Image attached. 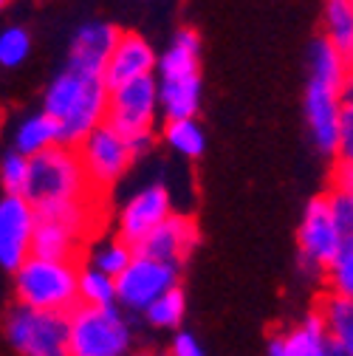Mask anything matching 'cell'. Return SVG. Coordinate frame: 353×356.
I'll return each mask as SVG.
<instances>
[{
  "mask_svg": "<svg viewBox=\"0 0 353 356\" xmlns=\"http://www.w3.org/2000/svg\"><path fill=\"white\" fill-rule=\"evenodd\" d=\"M336 159L353 161V79L342 88V116H339V147Z\"/></svg>",
  "mask_w": 353,
  "mask_h": 356,
  "instance_id": "obj_30",
  "label": "cell"
},
{
  "mask_svg": "<svg viewBox=\"0 0 353 356\" xmlns=\"http://www.w3.org/2000/svg\"><path fill=\"white\" fill-rule=\"evenodd\" d=\"M170 356H206V348L204 342L192 334V331H175L172 339H170Z\"/></svg>",
  "mask_w": 353,
  "mask_h": 356,
  "instance_id": "obj_32",
  "label": "cell"
},
{
  "mask_svg": "<svg viewBox=\"0 0 353 356\" xmlns=\"http://www.w3.org/2000/svg\"><path fill=\"white\" fill-rule=\"evenodd\" d=\"M145 323L150 328H158V331H181V323L187 317V294L181 286L170 289L167 294H161L147 311H145Z\"/></svg>",
  "mask_w": 353,
  "mask_h": 356,
  "instance_id": "obj_23",
  "label": "cell"
},
{
  "mask_svg": "<svg viewBox=\"0 0 353 356\" xmlns=\"http://www.w3.org/2000/svg\"><path fill=\"white\" fill-rule=\"evenodd\" d=\"M158 108L164 111L167 122L195 119L201 108V74L158 79Z\"/></svg>",
  "mask_w": 353,
  "mask_h": 356,
  "instance_id": "obj_18",
  "label": "cell"
},
{
  "mask_svg": "<svg viewBox=\"0 0 353 356\" xmlns=\"http://www.w3.org/2000/svg\"><path fill=\"white\" fill-rule=\"evenodd\" d=\"M269 356H331V339L325 334L317 308L305 314L297 325L269 337Z\"/></svg>",
  "mask_w": 353,
  "mask_h": 356,
  "instance_id": "obj_17",
  "label": "cell"
},
{
  "mask_svg": "<svg viewBox=\"0 0 353 356\" xmlns=\"http://www.w3.org/2000/svg\"><path fill=\"white\" fill-rule=\"evenodd\" d=\"M94 201H68V204H51L40 207L37 212V227L31 241V254L49 257V260H76L91 243L88 235L94 229Z\"/></svg>",
  "mask_w": 353,
  "mask_h": 356,
  "instance_id": "obj_3",
  "label": "cell"
},
{
  "mask_svg": "<svg viewBox=\"0 0 353 356\" xmlns=\"http://www.w3.org/2000/svg\"><path fill=\"white\" fill-rule=\"evenodd\" d=\"M164 142L184 159H201L206 150V133L198 119H172L164 124Z\"/></svg>",
  "mask_w": 353,
  "mask_h": 356,
  "instance_id": "obj_26",
  "label": "cell"
},
{
  "mask_svg": "<svg viewBox=\"0 0 353 356\" xmlns=\"http://www.w3.org/2000/svg\"><path fill=\"white\" fill-rule=\"evenodd\" d=\"M122 29L105 20H91L76 29L74 40H71V51H68V63L76 71H88V74H105V65L116 49Z\"/></svg>",
  "mask_w": 353,
  "mask_h": 356,
  "instance_id": "obj_16",
  "label": "cell"
},
{
  "mask_svg": "<svg viewBox=\"0 0 353 356\" xmlns=\"http://www.w3.org/2000/svg\"><path fill=\"white\" fill-rule=\"evenodd\" d=\"M179 280L181 269L136 252L130 266L116 277V305L124 314H145L161 294L181 286Z\"/></svg>",
  "mask_w": 353,
  "mask_h": 356,
  "instance_id": "obj_7",
  "label": "cell"
},
{
  "mask_svg": "<svg viewBox=\"0 0 353 356\" xmlns=\"http://www.w3.org/2000/svg\"><path fill=\"white\" fill-rule=\"evenodd\" d=\"M297 246H299L297 263L305 275L325 272L328 263L342 252V241L328 207V195H317L308 201L297 229Z\"/></svg>",
  "mask_w": 353,
  "mask_h": 356,
  "instance_id": "obj_10",
  "label": "cell"
},
{
  "mask_svg": "<svg viewBox=\"0 0 353 356\" xmlns=\"http://www.w3.org/2000/svg\"><path fill=\"white\" fill-rule=\"evenodd\" d=\"M42 111L60 124L63 145L76 147L88 133L105 124L108 116L105 76L65 65L49 82L46 97H42Z\"/></svg>",
  "mask_w": 353,
  "mask_h": 356,
  "instance_id": "obj_1",
  "label": "cell"
},
{
  "mask_svg": "<svg viewBox=\"0 0 353 356\" xmlns=\"http://www.w3.org/2000/svg\"><path fill=\"white\" fill-rule=\"evenodd\" d=\"M156 65H158V57H156V49L150 42L136 31H122L102 76H105L108 91H113V88L127 85L133 79L153 76Z\"/></svg>",
  "mask_w": 353,
  "mask_h": 356,
  "instance_id": "obj_15",
  "label": "cell"
},
{
  "mask_svg": "<svg viewBox=\"0 0 353 356\" xmlns=\"http://www.w3.org/2000/svg\"><path fill=\"white\" fill-rule=\"evenodd\" d=\"M76 300L85 308H113L116 305V280L79 263V280H76Z\"/></svg>",
  "mask_w": 353,
  "mask_h": 356,
  "instance_id": "obj_24",
  "label": "cell"
},
{
  "mask_svg": "<svg viewBox=\"0 0 353 356\" xmlns=\"http://www.w3.org/2000/svg\"><path fill=\"white\" fill-rule=\"evenodd\" d=\"M6 3H9V0H0V9H6Z\"/></svg>",
  "mask_w": 353,
  "mask_h": 356,
  "instance_id": "obj_36",
  "label": "cell"
},
{
  "mask_svg": "<svg viewBox=\"0 0 353 356\" xmlns=\"http://www.w3.org/2000/svg\"><path fill=\"white\" fill-rule=\"evenodd\" d=\"M156 111H158V82L156 76H142L108 91L105 124H110L127 142L133 136H142V133H153Z\"/></svg>",
  "mask_w": 353,
  "mask_h": 356,
  "instance_id": "obj_9",
  "label": "cell"
},
{
  "mask_svg": "<svg viewBox=\"0 0 353 356\" xmlns=\"http://www.w3.org/2000/svg\"><path fill=\"white\" fill-rule=\"evenodd\" d=\"M31 161V175H28V190L26 201L40 209L51 204H68V201H85L97 198L88 175L82 170L79 153L71 145H57L46 153H40Z\"/></svg>",
  "mask_w": 353,
  "mask_h": 356,
  "instance_id": "obj_4",
  "label": "cell"
},
{
  "mask_svg": "<svg viewBox=\"0 0 353 356\" xmlns=\"http://www.w3.org/2000/svg\"><path fill=\"white\" fill-rule=\"evenodd\" d=\"M158 79L201 74V34L195 29H179L167 51L158 57Z\"/></svg>",
  "mask_w": 353,
  "mask_h": 356,
  "instance_id": "obj_20",
  "label": "cell"
},
{
  "mask_svg": "<svg viewBox=\"0 0 353 356\" xmlns=\"http://www.w3.org/2000/svg\"><path fill=\"white\" fill-rule=\"evenodd\" d=\"M201 246V227L192 215H181V212H172L164 224L150 232L133 252L156 257L161 263H170L175 269L192 257V252Z\"/></svg>",
  "mask_w": 353,
  "mask_h": 356,
  "instance_id": "obj_14",
  "label": "cell"
},
{
  "mask_svg": "<svg viewBox=\"0 0 353 356\" xmlns=\"http://www.w3.org/2000/svg\"><path fill=\"white\" fill-rule=\"evenodd\" d=\"M325 275V294L342 297V300H353V246H342V252L328 263Z\"/></svg>",
  "mask_w": 353,
  "mask_h": 356,
  "instance_id": "obj_28",
  "label": "cell"
},
{
  "mask_svg": "<svg viewBox=\"0 0 353 356\" xmlns=\"http://www.w3.org/2000/svg\"><path fill=\"white\" fill-rule=\"evenodd\" d=\"M37 227V212L23 195L0 198V269L17 272L31 257V241Z\"/></svg>",
  "mask_w": 353,
  "mask_h": 356,
  "instance_id": "obj_12",
  "label": "cell"
},
{
  "mask_svg": "<svg viewBox=\"0 0 353 356\" xmlns=\"http://www.w3.org/2000/svg\"><path fill=\"white\" fill-rule=\"evenodd\" d=\"M28 175H31V161L15 150H6L0 156V187L3 195H23L28 190Z\"/></svg>",
  "mask_w": 353,
  "mask_h": 356,
  "instance_id": "obj_27",
  "label": "cell"
},
{
  "mask_svg": "<svg viewBox=\"0 0 353 356\" xmlns=\"http://www.w3.org/2000/svg\"><path fill=\"white\" fill-rule=\"evenodd\" d=\"M331 356H347V353H345V350H339V348L331 342Z\"/></svg>",
  "mask_w": 353,
  "mask_h": 356,
  "instance_id": "obj_35",
  "label": "cell"
},
{
  "mask_svg": "<svg viewBox=\"0 0 353 356\" xmlns=\"http://www.w3.org/2000/svg\"><path fill=\"white\" fill-rule=\"evenodd\" d=\"M133 325L113 308L76 305L68 314V356H133Z\"/></svg>",
  "mask_w": 353,
  "mask_h": 356,
  "instance_id": "obj_5",
  "label": "cell"
},
{
  "mask_svg": "<svg viewBox=\"0 0 353 356\" xmlns=\"http://www.w3.org/2000/svg\"><path fill=\"white\" fill-rule=\"evenodd\" d=\"M3 339L15 356H68V314L15 302L3 320Z\"/></svg>",
  "mask_w": 353,
  "mask_h": 356,
  "instance_id": "obj_6",
  "label": "cell"
},
{
  "mask_svg": "<svg viewBox=\"0 0 353 356\" xmlns=\"http://www.w3.org/2000/svg\"><path fill=\"white\" fill-rule=\"evenodd\" d=\"M322 37L342 54L353 42V6L350 0H325L322 3Z\"/></svg>",
  "mask_w": 353,
  "mask_h": 356,
  "instance_id": "obj_25",
  "label": "cell"
},
{
  "mask_svg": "<svg viewBox=\"0 0 353 356\" xmlns=\"http://www.w3.org/2000/svg\"><path fill=\"white\" fill-rule=\"evenodd\" d=\"M76 153L88 175V184H91L97 198H102L113 184H119V178L136 161L133 153L127 150L124 139L110 124H99L97 130L88 133L76 145Z\"/></svg>",
  "mask_w": 353,
  "mask_h": 356,
  "instance_id": "obj_8",
  "label": "cell"
},
{
  "mask_svg": "<svg viewBox=\"0 0 353 356\" xmlns=\"http://www.w3.org/2000/svg\"><path fill=\"white\" fill-rule=\"evenodd\" d=\"M153 356H170V353H153Z\"/></svg>",
  "mask_w": 353,
  "mask_h": 356,
  "instance_id": "obj_37",
  "label": "cell"
},
{
  "mask_svg": "<svg viewBox=\"0 0 353 356\" xmlns=\"http://www.w3.org/2000/svg\"><path fill=\"white\" fill-rule=\"evenodd\" d=\"M31 54V34L23 26H6L0 31V65L17 68Z\"/></svg>",
  "mask_w": 353,
  "mask_h": 356,
  "instance_id": "obj_29",
  "label": "cell"
},
{
  "mask_svg": "<svg viewBox=\"0 0 353 356\" xmlns=\"http://www.w3.org/2000/svg\"><path fill=\"white\" fill-rule=\"evenodd\" d=\"M79 263L76 260H49L31 254L12 275V289L17 305L51 314H71L79 305L76 300Z\"/></svg>",
  "mask_w": 353,
  "mask_h": 356,
  "instance_id": "obj_2",
  "label": "cell"
},
{
  "mask_svg": "<svg viewBox=\"0 0 353 356\" xmlns=\"http://www.w3.org/2000/svg\"><path fill=\"white\" fill-rule=\"evenodd\" d=\"M339 116H342V88L311 82L305 85V124L308 136L322 156H336L339 147Z\"/></svg>",
  "mask_w": 353,
  "mask_h": 356,
  "instance_id": "obj_13",
  "label": "cell"
},
{
  "mask_svg": "<svg viewBox=\"0 0 353 356\" xmlns=\"http://www.w3.org/2000/svg\"><path fill=\"white\" fill-rule=\"evenodd\" d=\"M328 193L353 198V161H342V159L334 161V167H331V190Z\"/></svg>",
  "mask_w": 353,
  "mask_h": 356,
  "instance_id": "obj_33",
  "label": "cell"
},
{
  "mask_svg": "<svg viewBox=\"0 0 353 356\" xmlns=\"http://www.w3.org/2000/svg\"><path fill=\"white\" fill-rule=\"evenodd\" d=\"M325 195H328V207H331L342 246H353V198L336 195V193H325Z\"/></svg>",
  "mask_w": 353,
  "mask_h": 356,
  "instance_id": "obj_31",
  "label": "cell"
},
{
  "mask_svg": "<svg viewBox=\"0 0 353 356\" xmlns=\"http://www.w3.org/2000/svg\"><path fill=\"white\" fill-rule=\"evenodd\" d=\"M133 356H145V353H133Z\"/></svg>",
  "mask_w": 353,
  "mask_h": 356,
  "instance_id": "obj_38",
  "label": "cell"
},
{
  "mask_svg": "<svg viewBox=\"0 0 353 356\" xmlns=\"http://www.w3.org/2000/svg\"><path fill=\"white\" fill-rule=\"evenodd\" d=\"M57 145H63V133H60V124L46 111H37L23 122H17L12 136V150L26 159H34Z\"/></svg>",
  "mask_w": 353,
  "mask_h": 356,
  "instance_id": "obj_19",
  "label": "cell"
},
{
  "mask_svg": "<svg viewBox=\"0 0 353 356\" xmlns=\"http://www.w3.org/2000/svg\"><path fill=\"white\" fill-rule=\"evenodd\" d=\"M317 314L322 317L328 339L353 356V300H342L334 294H322L317 302Z\"/></svg>",
  "mask_w": 353,
  "mask_h": 356,
  "instance_id": "obj_21",
  "label": "cell"
},
{
  "mask_svg": "<svg viewBox=\"0 0 353 356\" xmlns=\"http://www.w3.org/2000/svg\"><path fill=\"white\" fill-rule=\"evenodd\" d=\"M350 6H353V0H350Z\"/></svg>",
  "mask_w": 353,
  "mask_h": 356,
  "instance_id": "obj_39",
  "label": "cell"
},
{
  "mask_svg": "<svg viewBox=\"0 0 353 356\" xmlns=\"http://www.w3.org/2000/svg\"><path fill=\"white\" fill-rule=\"evenodd\" d=\"M133 246H127L122 238H105V241H97V243H88L85 246V266H91V269L108 275V277H119L130 260H133Z\"/></svg>",
  "mask_w": 353,
  "mask_h": 356,
  "instance_id": "obj_22",
  "label": "cell"
},
{
  "mask_svg": "<svg viewBox=\"0 0 353 356\" xmlns=\"http://www.w3.org/2000/svg\"><path fill=\"white\" fill-rule=\"evenodd\" d=\"M172 215V198L164 184H147L145 190L133 193L116 218V238L127 246H139L150 232H156Z\"/></svg>",
  "mask_w": 353,
  "mask_h": 356,
  "instance_id": "obj_11",
  "label": "cell"
},
{
  "mask_svg": "<svg viewBox=\"0 0 353 356\" xmlns=\"http://www.w3.org/2000/svg\"><path fill=\"white\" fill-rule=\"evenodd\" d=\"M345 65H347V76L353 79V42L347 46V51H345Z\"/></svg>",
  "mask_w": 353,
  "mask_h": 356,
  "instance_id": "obj_34",
  "label": "cell"
}]
</instances>
